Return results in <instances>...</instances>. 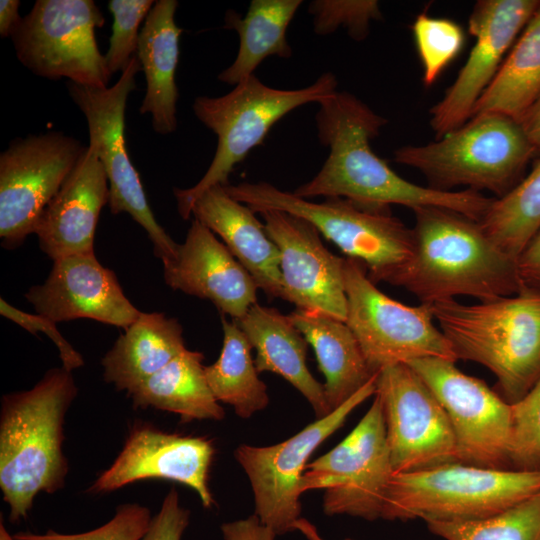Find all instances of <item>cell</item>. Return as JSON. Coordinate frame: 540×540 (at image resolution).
<instances>
[{
    "label": "cell",
    "instance_id": "6da1fadb",
    "mask_svg": "<svg viewBox=\"0 0 540 540\" xmlns=\"http://www.w3.org/2000/svg\"><path fill=\"white\" fill-rule=\"evenodd\" d=\"M316 128L319 141L329 148L323 166L294 195L346 198L365 204L437 207L479 221L494 197L464 189L445 191L424 187L399 176L370 147L387 120L353 94L337 91L318 103Z\"/></svg>",
    "mask_w": 540,
    "mask_h": 540
},
{
    "label": "cell",
    "instance_id": "7a4b0ae2",
    "mask_svg": "<svg viewBox=\"0 0 540 540\" xmlns=\"http://www.w3.org/2000/svg\"><path fill=\"white\" fill-rule=\"evenodd\" d=\"M413 212V257L394 286L430 305L460 296L487 301L521 290L516 261L486 235L478 221L437 207Z\"/></svg>",
    "mask_w": 540,
    "mask_h": 540
},
{
    "label": "cell",
    "instance_id": "3957f363",
    "mask_svg": "<svg viewBox=\"0 0 540 540\" xmlns=\"http://www.w3.org/2000/svg\"><path fill=\"white\" fill-rule=\"evenodd\" d=\"M78 388L71 371L48 370L34 387L6 394L0 410V488L9 520L27 517L35 497L65 485V415Z\"/></svg>",
    "mask_w": 540,
    "mask_h": 540
},
{
    "label": "cell",
    "instance_id": "277c9868",
    "mask_svg": "<svg viewBox=\"0 0 540 540\" xmlns=\"http://www.w3.org/2000/svg\"><path fill=\"white\" fill-rule=\"evenodd\" d=\"M458 359L479 363L497 378L500 395L519 401L540 377V293L520 290L497 299L430 305Z\"/></svg>",
    "mask_w": 540,
    "mask_h": 540
},
{
    "label": "cell",
    "instance_id": "5b68a950",
    "mask_svg": "<svg viewBox=\"0 0 540 540\" xmlns=\"http://www.w3.org/2000/svg\"><path fill=\"white\" fill-rule=\"evenodd\" d=\"M227 193L255 213L276 209L304 218L349 258L360 261L369 279L394 286L415 249L413 228L393 216L390 206L346 198L312 202L268 182L224 186Z\"/></svg>",
    "mask_w": 540,
    "mask_h": 540
},
{
    "label": "cell",
    "instance_id": "8992f818",
    "mask_svg": "<svg viewBox=\"0 0 540 540\" xmlns=\"http://www.w3.org/2000/svg\"><path fill=\"white\" fill-rule=\"evenodd\" d=\"M536 153L519 121L487 112L473 115L439 140L396 149L394 161L418 170L434 189L465 186L500 198L522 179Z\"/></svg>",
    "mask_w": 540,
    "mask_h": 540
},
{
    "label": "cell",
    "instance_id": "52a82bcc",
    "mask_svg": "<svg viewBox=\"0 0 540 540\" xmlns=\"http://www.w3.org/2000/svg\"><path fill=\"white\" fill-rule=\"evenodd\" d=\"M337 78L326 72L309 86L294 90L265 85L255 74L220 97L199 96L194 100L197 119L218 138L214 158L193 187L174 188L179 215L187 220L192 205L213 186L228 185L234 167L261 145L270 129L291 111L308 103H320L337 92Z\"/></svg>",
    "mask_w": 540,
    "mask_h": 540
},
{
    "label": "cell",
    "instance_id": "ba28073f",
    "mask_svg": "<svg viewBox=\"0 0 540 540\" xmlns=\"http://www.w3.org/2000/svg\"><path fill=\"white\" fill-rule=\"evenodd\" d=\"M540 491V471L491 469L460 462L394 474L381 518L473 521Z\"/></svg>",
    "mask_w": 540,
    "mask_h": 540
},
{
    "label": "cell",
    "instance_id": "9c48e42d",
    "mask_svg": "<svg viewBox=\"0 0 540 540\" xmlns=\"http://www.w3.org/2000/svg\"><path fill=\"white\" fill-rule=\"evenodd\" d=\"M346 324L374 374L414 359L457 358L434 320L430 304L408 306L380 291L365 266L345 258Z\"/></svg>",
    "mask_w": 540,
    "mask_h": 540
},
{
    "label": "cell",
    "instance_id": "30bf717a",
    "mask_svg": "<svg viewBox=\"0 0 540 540\" xmlns=\"http://www.w3.org/2000/svg\"><path fill=\"white\" fill-rule=\"evenodd\" d=\"M104 23L92 0H37L10 38L18 60L35 75L106 88L111 75L95 39Z\"/></svg>",
    "mask_w": 540,
    "mask_h": 540
},
{
    "label": "cell",
    "instance_id": "8fae6325",
    "mask_svg": "<svg viewBox=\"0 0 540 540\" xmlns=\"http://www.w3.org/2000/svg\"><path fill=\"white\" fill-rule=\"evenodd\" d=\"M142 70L135 55L113 86L96 88L68 83L73 102L84 114L89 141L96 146L109 182V208L114 215L128 213L143 227L153 243L154 254L167 262L175 258L177 244L157 222L147 201L140 176L125 145V108Z\"/></svg>",
    "mask_w": 540,
    "mask_h": 540
},
{
    "label": "cell",
    "instance_id": "7c38bea8",
    "mask_svg": "<svg viewBox=\"0 0 540 540\" xmlns=\"http://www.w3.org/2000/svg\"><path fill=\"white\" fill-rule=\"evenodd\" d=\"M394 475L379 398L355 428L332 450L308 463L300 488L324 489L327 515L381 518L386 492Z\"/></svg>",
    "mask_w": 540,
    "mask_h": 540
},
{
    "label": "cell",
    "instance_id": "4fadbf2b",
    "mask_svg": "<svg viewBox=\"0 0 540 540\" xmlns=\"http://www.w3.org/2000/svg\"><path fill=\"white\" fill-rule=\"evenodd\" d=\"M376 377L330 414L287 440L265 447L242 444L235 449L234 456L251 484L255 514L277 535L293 531L300 518V484L309 457L357 406L375 395Z\"/></svg>",
    "mask_w": 540,
    "mask_h": 540
},
{
    "label": "cell",
    "instance_id": "5bb4252c",
    "mask_svg": "<svg viewBox=\"0 0 540 540\" xmlns=\"http://www.w3.org/2000/svg\"><path fill=\"white\" fill-rule=\"evenodd\" d=\"M455 362L426 357L407 364L444 408L454 433L459 462L511 469V404L483 380L460 371Z\"/></svg>",
    "mask_w": 540,
    "mask_h": 540
},
{
    "label": "cell",
    "instance_id": "9a60e30c",
    "mask_svg": "<svg viewBox=\"0 0 540 540\" xmlns=\"http://www.w3.org/2000/svg\"><path fill=\"white\" fill-rule=\"evenodd\" d=\"M87 147L62 132L11 141L0 155V238L15 248L34 233L48 203L79 163Z\"/></svg>",
    "mask_w": 540,
    "mask_h": 540
},
{
    "label": "cell",
    "instance_id": "2e32d148",
    "mask_svg": "<svg viewBox=\"0 0 540 540\" xmlns=\"http://www.w3.org/2000/svg\"><path fill=\"white\" fill-rule=\"evenodd\" d=\"M375 395L382 406L394 474L459 462L444 408L408 364L380 370Z\"/></svg>",
    "mask_w": 540,
    "mask_h": 540
},
{
    "label": "cell",
    "instance_id": "e0dca14e",
    "mask_svg": "<svg viewBox=\"0 0 540 540\" xmlns=\"http://www.w3.org/2000/svg\"><path fill=\"white\" fill-rule=\"evenodd\" d=\"M539 5L538 0H480L474 5L469 32L476 42L453 84L430 110V126L437 139L472 117L504 55Z\"/></svg>",
    "mask_w": 540,
    "mask_h": 540
},
{
    "label": "cell",
    "instance_id": "ac0fdd59",
    "mask_svg": "<svg viewBox=\"0 0 540 540\" xmlns=\"http://www.w3.org/2000/svg\"><path fill=\"white\" fill-rule=\"evenodd\" d=\"M257 213L281 255L283 300L296 309L322 312L345 322V258L332 254L321 233L304 218L276 209Z\"/></svg>",
    "mask_w": 540,
    "mask_h": 540
},
{
    "label": "cell",
    "instance_id": "d6986e66",
    "mask_svg": "<svg viewBox=\"0 0 540 540\" xmlns=\"http://www.w3.org/2000/svg\"><path fill=\"white\" fill-rule=\"evenodd\" d=\"M214 455L213 441L208 438L167 433L136 422L116 459L88 492L105 494L141 480H170L192 488L202 505L210 508L214 499L208 477Z\"/></svg>",
    "mask_w": 540,
    "mask_h": 540
},
{
    "label": "cell",
    "instance_id": "ffe728a7",
    "mask_svg": "<svg viewBox=\"0 0 540 540\" xmlns=\"http://www.w3.org/2000/svg\"><path fill=\"white\" fill-rule=\"evenodd\" d=\"M25 297L37 314L56 323L88 318L125 329L140 314L115 273L102 266L94 253L53 261L46 281L32 286Z\"/></svg>",
    "mask_w": 540,
    "mask_h": 540
},
{
    "label": "cell",
    "instance_id": "44dd1931",
    "mask_svg": "<svg viewBox=\"0 0 540 540\" xmlns=\"http://www.w3.org/2000/svg\"><path fill=\"white\" fill-rule=\"evenodd\" d=\"M164 281L211 301L222 315L242 318L257 303L258 287L249 272L214 233L194 219L175 258L163 263Z\"/></svg>",
    "mask_w": 540,
    "mask_h": 540
},
{
    "label": "cell",
    "instance_id": "7402d4cb",
    "mask_svg": "<svg viewBox=\"0 0 540 540\" xmlns=\"http://www.w3.org/2000/svg\"><path fill=\"white\" fill-rule=\"evenodd\" d=\"M109 202V182L96 146L89 145L58 193L42 211L34 233L53 261L94 253L102 208Z\"/></svg>",
    "mask_w": 540,
    "mask_h": 540
},
{
    "label": "cell",
    "instance_id": "603a6c76",
    "mask_svg": "<svg viewBox=\"0 0 540 540\" xmlns=\"http://www.w3.org/2000/svg\"><path fill=\"white\" fill-rule=\"evenodd\" d=\"M191 215L222 238L258 289L270 299H284L279 249L250 207L217 185L195 200Z\"/></svg>",
    "mask_w": 540,
    "mask_h": 540
},
{
    "label": "cell",
    "instance_id": "cb8c5ba5",
    "mask_svg": "<svg viewBox=\"0 0 540 540\" xmlns=\"http://www.w3.org/2000/svg\"><path fill=\"white\" fill-rule=\"evenodd\" d=\"M233 321L256 350L258 373L269 371L283 377L310 403L317 419L332 412L324 386L306 365L308 342L287 315L256 303L242 318Z\"/></svg>",
    "mask_w": 540,
    "mask_h": 540
},
{
    "label": "cell",
    "instance_id": "d4e9b609",
    "mask_svg": "<svg viewBox=\"0 0 540 540\" xmlns=\"http://www.w3.org/2000/svg\"><path fill=\"white\" fill-rule=\"evenodd\" d=\"M177 6L175 0L154 3L140 30L137 51L146 79V93L139 112L150 113L154 131L163 135L177 128L175 73L182 33L175 23Z\"/></svg>",
    "mask_w": 540,
    "mask_h": 540
},
{
    "label": "cell",
    "instance_id": "484cf974",
    "mask_svg": "<svg viewBox=\"0 0 540 540\" xmlns=\"http://www.w3.org/2000/svg\"><path fill=\"white\" fill-rule=\"evenodd\" d=\"M104 355V380L130 394L186 347L177 319L163 313L140 312Z\"/></svg>",
    "mask_w": 540,
    "mask_h": 540
},
{
    "label": "cell",
    "instance_id": "4316f807",
    "mask_svg": "<svg viewBox=\"0 0 540 540\" xmlns=\"http://www.w3.org/2000/svg\"><path fill=\"white\" fill-rule=\"evenodd\" d=\"M287 316L314 350L332 411L378 374L371 371L346 322L322 312L300 309Z\"/></svg>",
    "mask_w": 540,
    "mask_h": 540
},
{
    "label": "cell",
    "instance_id": "83f0119b",
    "mask_svg": "<svg viewBox=\"0 0 540 540\" xmlns=\"http://www.w3.org/2000/svg\"><path fill=\"white\" fill-rule=\"evenodd\" d=\"M204 355L185 349L128 396L134 408L173 412L182 423L193 420H222L225 411L205 378Z\"/></svg>",
    "mask_w": 540,
    "mask_h": 540
},
{
    "label": "cell",
    "instance_id": "f1b7e54d",
    "mask_svg": "<svg viewBox=\"0 0 540 540\" xmlns=\"http://www.w3.org/2000/svg\"><path fill=\"white\" fill-rule=\"evenodd\" d=\"M301 4V0H252L244 17L228 10L224 27L238 33L239 49L233 63L218 79L236 86L254 75L267 57L290 58L293 51L287 41V29Z\"/></svg>",
    "mask_w": 540,
    "mask_h": 540
},
{
    "label": "cell",
    "instance_id": "f546056e",
    "mask_svg": "<svg viewBox=\"0 0 540 540\" xmlns=\"http://www.w3.org/2000/svg\"><path fill=\"white\" fill-rule=\"evenodd\" d=\"M540 96V5L520 33L473 115L504 114L520 121Z\"/></svg>",
    "mask_w": 540,
    "mask_h": 540
},
{
    "label": "cell",
    "instance_id": "4dcf8cb0",
    "mask_svg": "<svg viewBox=\"0 0 540 540\" xmlns=\"http://www.w3.org/2000/svg\"><path fill=\"white\" fill-rule=\"evenodd\" d=\"M223 345L217 361L204 366L208 386L218 402L229 404L243 419L269 404L267 387L258 377L252 346L240 327L224 315Z\"/></svg>",
    "mask_w": 540,
    "mask_h": 540
},
{
    "label": "cell",
    "instance_id": "1f68e13d",
    "mask_svg": "<svg viewBox=\"0 0 540 540\" xmlns=\"http://www.w3.org/2000/svg\"><path fill=\"white\" fill-rule=\"evenodd\" d=\"M478 222L486 235L517 261L540 229V159L508 193L494 198Z\"/></svg>",
    "mask_w": 540,
    "mask_h": 540
},
{
    "label": "cell",
    "instance_id": "d6a6232c",
    "mask_svg": "<svg viewBox=\"0 0 540 540\" xmlns=\"http://www.w3.org/2000/svg\"><path fill=\"white\" fill-rule=\"evenodd\" d=\"M426 523L445 540H540V491L484 519Z\"/></svg>",
    "mask_w": 540,
    "mask_h": 540
},
{
    "label": "cell",
    "instance_id": "836d02e7",
    "mask_svg": "<svg viewBox=\"0 0 540 540\" xmlns=\"http://www.w3.org/2000/svg\"><path fill=\"white\" fill-rule=\"evenodd\" d=\"M412 32L423 67V82L430 86L460 52L464 32L453 20L431 17L426 13L416 17Z\"/></svg>",
    "mask_w": 540,
    "mask_h": 540
},
{
    "label": "cell",
    "instance_id": "e575fe53",
    "mask_svg": "<svg viewBox=\"0 0 540 540\" xmlns=\"http://www.w3.org/2000/svg\"><path fill=\"white\" fill-rule=\"evenodd\" d=\"M510 467L540 471V377L517 402L511 404Z\"/></svg>",
    "mask_w": 540,
    "mask_h": 540
},
{
    "label": "cell",
    "instance_id": "d590c367",
    "mask_svg": "<svg viewBox=\"0 0 540 540\" xmlns=\"http://www.w3.org/2000/svg\"><path fill=\"white\" fill-rule=\"evenodd\" d=\"M155 1L110 0L108 8L113 16L109 48L104 55L109 74L123 72L137 55L139 26L146 19Z\"/></svg>",
    "mask_w": 540,
    "mask_h": 540
},
{
    "label": "cell",
    "instance_id": "8d00e7d4",
    "mask_svg": "<svg viewBox=\"0 0 540 540\" xmlns=\"http://www.w3.org/2000/svg\"><path fill=\"white\" fill-rule=\"evenodd\" d=\"M308 12L313 17L316 34L328 35L341 27L355 40L366 38L371 21L382 19L375 0H315Z\"/></svg>",
    "mask_w": 540,
    "mask_h": 540
},
{
    "label": "cell",
    "instance_id": "74e56055",
    "mask_svg": "<svg viewBox=\"0 0 540 540\" xmlns=\"http://www.w3.org/2000/svg\"><path fill=\"white\" fill-rule=\"evenodd\" d=\"M152 520L150 510L138 503H125L117 507L114 516L102 526L93 530L63 534L48 530L44 534L19 532L15 540H140Z\"/></svg>",
    "mask_w": 540,
    "mask_h": 540
},
{
    "label": "cell",
    "instance_id": "f35d334b",
    "mask_svg": "<svg viewBox=\"0 0 540 540\" xmlns=\"http://www.w3.org/2000/svg\"><path fill=\"white\" fill-rule=\"evenodd\" d=\"M0 313L32 334H37L40 331L48 336L56 345L62 367L66 370L72 372L84 365L81 354L63 337L53 320L37 313L31 314L19 310L8 304L3 298L0 299Z\"/></svg>",
    "mask_w": 540,
    "mask_h": 540
},
{
    "label": "cell",
    "instance_id": "ab89813d",
    "mask_svg": "<svg viewBox=\"0 0 540 540\" xmlns=\"http://www.w3.org/2000/svg\"><path fill=\"white\" fill-rule=\"evenodd\" d=\"M189 521L190 511L180 505L177 490L171 488L140 540H181Z\"/></svg>",
    "mask_w": 540,
    "mask_h": 540
},
{
    "label": "cell",
    "instance_id": "60d3db41",
    "mask_svg": "<svg viewBox=\"0 0 540 540\" xmlns=\"http://www.w3.org/2000/svg\"><path fill=\"white\" fill-rule=\"evenodd\" d=\"M516 266L521 290L540 293V229L517 258Z\"/></svg>",
    "mask_w": 540,
    "mask_h": 540
},
{
    "label": "cell",
    "instance_id": "b9f144b4",
    "mask_svg": "<svg viewBox=\"0 0 540 540\" xmlns=\"http://www.w3.org/2000/svg\"><path fill=\"white\" fill-rule=\"evenodd\" d=\"M221 532L225 540H274L277 536L256 514L222 524Z\"/></svg>",
    "mask_w": 540,
    "mask_h": 540
},
{
    "label": "cell",
    "instance_id": "7bdbcfd3",
    "mask_svg": "<svg viewBox=\"0 0 540 540\" xmlns=\"http://www.w3.org/2000/svg\"><path fill=\"white\" fill-rule=\"evenodd\" d=\"M20 1H0V35L3 38L10 37L22 17L19 15Z\"/></svg>",
    "mask_w": 540,
    "mask_h": 540
},
{
    "label": "cell",
    "instance_id": "ee69618b",
    "mask_svg": "<svg viewBox=\"0 0 540 540\" xmlns=\"http://www.w3.org/2000/svg\"><path fill=\"white\" fill-rule=\"evenodd\" d=\"M519 122L537 153L540 152V96Z\"/></svg>",
    "mask_w": 540,
    "mask_h": 540
},
{
    "label": "cell",
    "instance_id": "f6af8a7d",
    "mask_svg": "<svg viewBox=\"0 0 540 540\" xmlns=\"http://www.w3.org/2000/svg\"><path fill=\"white\" fill-rule=\"evenodd\" d=\"M293 527H294V530L301 532L306 537L307 540H324L320 536L317 528L305 518L300 517L298 520L295 521ZM345 540H353V539L347 538Z\"/></svg>",
    "mask_w": 540,
    "mask_h": 540
},
{
    "label": "cell",
    "instance_id": "bcb514c9",
    "mask_svg": "<svg viewBox=\"0 0 540 540\" xmlns=\"http://www.w3.org/2000/svg\"><path fill=\"white\" fill-rule=\"evenodd\" d=\"M0 540H15L13 535H10L5 528L2 519L0 521Z\"/></svg>",
    "mask_w": 540,
    "mask_h": 540
}]
</instances>
